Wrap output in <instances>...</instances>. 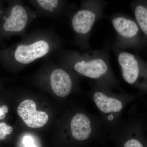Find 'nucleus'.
Segmentation results:
<instances>
[{
  "label": "nucleus",
  "instance_id": "f257e3e1",
  "mask_svg": "<svg viewBox=\"0 0 147 147\" xmlns=\"http://www.w3.org/2000/svg\"><path fill=\"white\" fill-rule=\"evenodd\" d=\"M64 46V41L54 27L38 29L26 33L21 41L1 51L0 58L18 66L27 65Z\"/></svg>",
  "mask_w": 147,
  "mask_h": 147
},
{
  "label": "nucleus",
  "instance_id": "f03ea898",
  "mask_svg": "<svg viewBox=\"0 0 147 147\" xmlns=\"http://www.w3.org/2000/svg\"><path fill=\"white\" fill-rule=\"evenodd\" d=\"M110 47V44H107L100 50L85 53L63 48L55 50L50 55L83 76L112 81L114 79L109 65Z\"/></svg>",
  "mask_w": 147,
  "mask_h": 147
},
{
  "label": "nucleus",
  "instance_id": "7ed1b4c3",
  "mask_svg": "<svg viewBox=\"0 0 147 147\" xmlns=\"http://www.w3.org/2000/svg\"><path fill=\"white\" fill-rule=\"evenodd\" d=\"M38 16L36 11L25 5L23 0H13L0 17V40L13 36H23Z\"/></svg>",
  "mask_w": 147,
  "mask_h": 147
},
{
  "label": "nucleus",
  "instance_id": "20e7f679",
  "mask_svg": "<svg viewBox=\"0 0 147 147\" xmlns=\"http://www.w3.org/2000/svg\"><path fill=\"white\" fill-rule=\"evenodd\" d=\"M110 20L116 33L112 48L122 50L131 49L139 53L146 46L142 32L135 19L124 15H117Z\"/></svg>",
  "mask_w": 147,
  "mask_h": 147
},
{
  "label": "nucleus",
  "instance_id": "39448f33",
  "mask_svg": "<svg viewBox=\"0 0 147 147\" xmlns=\"http://www.w3.org/2000/svg\"><path fill=\"white\" fill-rule=\"evenodd\" d=\"M113 50L121 68L124 80L147 92V61L125 50Z\"/></svg>",
  "mask_w": 147,
  "mask_h": 147
},
{
  "label": "nucleus",
  "instance_id": "423d86ee",
  "mask_svg": "<svg viewBox=\"0 0 147 147\" xmlns=\"http://www.w3.org/2000/svg\"><path fill=\"white\" fill-rule=\"evenodd\" d=\"M101 18L99 11L88 7H82L70 18L74 34L73 43L82 50L90 49V39L96 21Z\"/></svg>",
  "mask_w": 147,
  "mask_h": 147
},
{
  "label": "nucleus",
  "instance_id": "0eeeda50",
  "mask_svg": "<svg viewBox=\"0 0 147 147\" xmlns=\"http://www.w3.org/2000/svg\"><path fill=\"white\" fill-rule=\"evenodd\" d=\"M33 100L26 99L18 106L17 113L27 125L32 128H39L47 123L49 117L46 113L36 110Z\"/></svg>",
  "mask_w": 147,
  "mask_h": 147
},
{
  "label": "nucleus",
  "instance_id": "6e6552de",
  "mask_svg": "<svg viewBox=\"0 0 147 147\" xmlns=\"http://www.w3.org/2000/svg\"><path fill=\"white\" fill-rule=\"evenodd\" d=\"M48 79L51 88L56 95L60 97L67 96L72 89V77L68 72L60 67L52 69Z\"/></svg>",
  "mask_w": 147,
  "mask_h": 147
},
{
  "label": "nucleus",
  "instance_id": "1a4fd4ad",
  "mask_svg": "<svg viewBox=\"0 0 147 147\" xmlns=\"http://www.w3.org/2000/svg\"><path fill=\"white\" fill-rule=\"evenodd\" d=\"M33 6L38 15L52 19H60L64 7V0H28Z\"/></svg>",
  "mask_w": 147,
  "mask_h": 147
},
{
  "label": "nucleus",
  "instance_id": "9d476101",
  "mask_svg": "<svg viewBox=\"0 0 147 147\" xmlns=\"http://www.w3.org/2000/svg\"><path fill=\"white\" fill-rule=\"evenodd\" d=\"M70 129L71 135L76 141H88L94 136L91 121L84 113H78L73 117L70 123Z\"/></svg>",
  "mask_w": 147,
  "mask_h": 147
},
{
  "label": "nucleus",
  "instance_id": "9b49d317",
  "mask_svg": "<svg viewBox=\"0 0 147 147\" xmlns=\"http://www.w3.org/2000/svg\"><path fill=\"white\" fill-rule=\"evenodd\" d=\"M123 136L116 137L118 147H147L143 126L137 123Z\"/></svg>",
  "mask_w": 147,
  "mask_h": 147
},
{
  "label": "nucleus",
  "instance_id": "f8f14e48",
  "mask_svg": "<svg viewBox=\"0 0 147 147\" xmlns=\"http://www.w3.org/2000/svg\"><path fill=\"white\" fill-rule=\"evenodd\" d=\"M93 99L98 109L105 114L119 113L123 108L121 100L107 96L102 92H96L93 95Z\"/></svg>",
  "mask_w": 147,
  "mask_h": 147
},
{
  "label": "nucleus",
  "instance_id": "ddd939ff",
  "mask_svg": "<svg viewBox=\"0 0 147 147\" xmlns=\"http://www.w3.org/2000/svg\"><path fill=\"white\" fill-rule=\"evenodd\" d=\"M133 12L147 45V0H138L133 5Z\"/></svg>",
  "mask_w": 147,
  "mask_h": 147
},
{
  "label": "nucleus",
  "instance_id": "4468645a",
  "mask_svg": "<svg viewBox=\"0 0 147 147\" xmlns=\"http://www.w3.org/2000/svg\"><path fill=\"white\" fill-rule=\"evenodd\" d=\"M13 131L12 127L7 125L5 123H0V140L5 139L6 136L10 134Z\"/></svg>",
  "mask_w": 147,
  "mask_h": 147
},
{
  "label": "nucleus",
  "instance_id": "2eb2a0df",
  "mask_svg": "<svg viewBox=\"0 0 147 147\" xmlns=\"http://www.w3.org/2000/svg\"><path fill=\"white\" fill-rule=\"evenodd\" d=\"M23 142L25 147H36L34 143L32 138L30 136L24 137Z\"/></svg>",
  "mask_w": 147,
  "mask_h": 147
},
{
  "label": "nucleus",
  "instance_id": "dca6fc26",
  "mask_svg": "<svg viewBox=\"0 0 147 147\" xmlns=\"http://www.w3.org/2000/svg\"><path fill=\"white\" fill-rule=\"evenodd\" d=\"M8 112V108L7 105H3L0 108V119L3 120L5 117V114Z\"/></svg>",
  "mask_w": 147,
  "mask_h": 147
}]
</instances>
